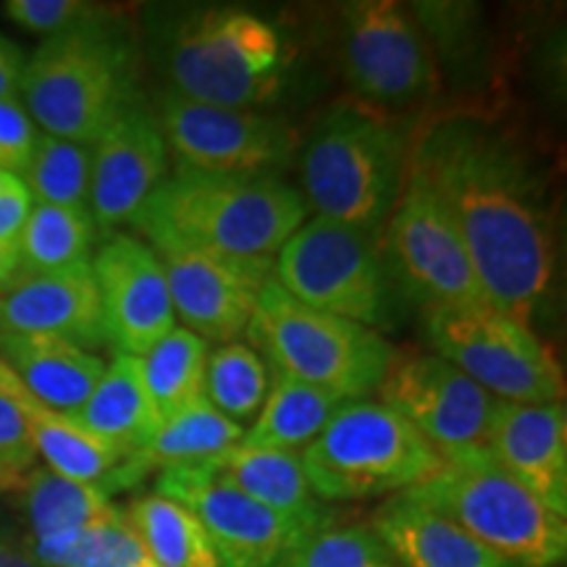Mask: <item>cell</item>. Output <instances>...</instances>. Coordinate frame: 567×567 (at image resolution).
<instances>
[{
	"label": "cell",
	"instance_id": "obj_7",
	"mask_svg": "<svg viewBox=\"0 0 567 567\" xmlns=\"http://www.w3.org/2000/svg\"><path fill=\"white\" fill-rule=\"evenodd\" d=\"M247 337L271 368L342 402L365 400L396 360V350L379 331L297 302L276 279L260 292Z\"/></svg>",
	"mask_w": 567,
	"mask_h": 567
},
{
	"label": "cell",
	"instance_id": "obj_36",
	"mask_svg": "<svg viewBox=\"0 0 567 567\" xmlns=\"http://www.w3.org/2000/svg\"><path fill=\"white\" fill-rule=\"evenodd\" d=\"M3 11L21 30L40 34L45 40L109 13L101 6L84 3V0H9Z\"/></svg>",
	"mask_w": 567,
	"mask_h": 567
},
{
	"label": "cell",
	"instance_id": "obj_12",
	"mask_svg": "<svg viewBox=\"0 0 567 567\" xmlns=\"http://www.w3.org/2000/svg\"><path fill=\"white\" fill-rule=\"evenodd\" d=\"M379 402L400 413L444 463H488L499 400L476 381L429 354H396L379 389Z\"/></svg>",
	"mask_w": 567,
	"mask_h": 567
},
{
	"label": "cell",
	"instance_id": "obj_15",
	"mask_svg": "<svg viewBox=\"0 0 567 567\" xmlns=\"http://www.w3.org/2000/svg\"><path fill=\"white\" fill-rule=\"evenodd\" d=\"M155 494L179 502L200 520L221 567H279L313 534L226 484L208 463L163 467Z\"/></svg>",
	"mask_w": 567,
	"mask_h": 567
},
{
	"label": "cell",
	"instance_id": "obj_14",
	"mask_svg": "<svg viewBox=\"0 0 567 567\" xmlns=\"http://www.w3.org/2000/svg\"><path fill=\"white\" fill-rule=\"evenodd\" d=\"M342 61L360 101L408 109L436 90V59L413 11L394 0H358L342 9Z\"/></svg>",
	"mask_w": 567,
	"mask_h": 567
},
{
	"label": "cell",
	"instance_id": "obj_34",
	"mask_svg": "<svg viewBox=\"0 0 567 567\" xmlns=\"http://www.w3.org/2000/svg\"><path fill=\"white\" fill-rule=\"evenodd\" d=\"M30 549L42 567H158L124 509L101 526Z\"/></svg>",
	"mask_w": 567,
	"mask_h": 567
},
{
	"label": "cell",
	"instance_id": "obj_1",
	"mask_svg": "<svg viewBox=\"0 0 567 567\" xmlns=\"http://www.w3.org/2000/svg\"><path fill=\"white\" fill-rule=\"evenodd\" d=\"M405 168L452 218L488 302L534 326L557 276L555 205L536 161L499 126L450 113L417 132Z\"/></svg>",
	"mask_w": 567,
	"mask_h": 567
},
{
	"label": "cell",
	"instance_id": "obj_18",
	"mask_svg": "<svg viewBox=\"0 0 567 567\" xmlns=\"http://www.w3.org/2000/svg\"><path fill=\"white\" fill-rule=\"evenodd\" d=\"M101 297L105 339L118 354L142 358L176 329V313L158 255L134 234H111L90 260Z\"/></svg>",
	"mask_w": 567,
	"mask_h": 567
},
{
	"label": "cell",
	"instance_id": "obj_38",
	"mask_svg": "<svg viewBox=\"0 0 567 567\" xmlns=\"http://www.w3.org/2000/svg\"><path fill=\"white\" fill-rule=\"evenodd\" d=\"M38 452L27 431L24 417L9 394L0 389V476L24 478L32 471Z\"/></svg>",
	"mask_w": 567,
	"mask_h": 567
},
{
	"label": "cell",
	"instance_id": "obj_23",
	"mask_svg": "<svg viewBox=\"0 0 567 567\" xmlns=\"http://www.w3.org/2000/svg\"><path fill=\"white\" fill-rule=\"evenodd\" d=\"M0 360L34 400L66 415L80 413L105 371L95 352L53 334H0Z\"/></svg>",
	"mask_w": 567,
	"mask_h": 567
},
{
	"label": "cell",
	"instance_id": "obj_24",
	"mask_svg": "<svg viewBox=\"0 0 567 567\" xmlns=\"http://www.w3.org/2000/svg\"><path fill=\"white\" fill-rule=\"evenodd\" d=\"M216 476L250 496L271 513L287 517L297 526L316 530L326 526L329 509L318 499L305 476L300 452L260 450L237 444L224 455L205 460Z\"/></svg>",
	"mask_w": 567,
	"mask_h": 567
},
{
	"label": "cell",
	"instance_id": "obj_4",
	"mask_svg": "<svg viewBox=\"0 0 567 567\" xmlns=\"http://www.w3.org/2000/svg\"><path fill=\"white\" fill-rule=\"evenodd\" d=\"M137 95V48L111 11L42 42L19 92L42 132L80 145H92Z\"/></svg>",
	"mask_w": 567,
	"mask_h": 567
},
{
	"label": "cell",
	"instance_id": "obj_40",
	"mask_svg": "<svg viewBox=\"0 0 567 567\" xmlns=\"http://www.w3.org/2000/svg\"><path fill=\"white\" fill-rule=\"evenodd\" d=\"M27 59L19 45H13L9 38L0 34V101L13 97L21 92V80H24Z\"/></svg>",
	"mask_w": 567,
	"mask_h": 567
},
{
	"label": "cell",
	"instance_id": "obj_6",
	"mask_svg": "<svg viewBox=\"0 0 567 567\" xmlns=\"http://www.w3.org/2000/svg\"><path fill=\"white\" fill-rule=\"evenodd\" d=\"M305 476L321 502L402 494L436 476L444 460L379 400H350L300 452Z\"/></svg>",
	"mask_w": 567,
	"mask_h": 567
},
{
	"label": "cell",
	"instance_id": "obj_30",
	"mask_svg": "<svg viewBox=\"0 0 567 567\" xmlns=\"http://www.w3.org/2000/svg\"><path fill=\"white\" fill-rule=\"evenodd\" d=\"M158 567H221L200 520L179 502L147 494L124 509Z\"/></svg>",
	"mask_w": 567,
	"mask_h": 567
},
{
	"label": "cell",
	"instance_id": "obj_43",
	"mask_svg": "<svg viewBox=\"0 0 567 567\" xmlns=\"http://www.w3.org/2000/svg\"><path fill=\"white\" fill-rule=\"evenodd\" d=\"M24 478H9V476H0V494L3 492H17Z\"/></svg>",
	"mask_w": 567,
	"mask_h": 567
},
{
	"label": "cell",
	"instance_id": "obj_32",
	"mask_svg": "<svg viewBox=\"0 0 567 567\" xmlns=\"http://www.w3.org/2000/svg\"><path fill=\"white\" fill-rule=\"evenodd\" d=\"M271 373L247 342L216 347L205 365V400L237 425L252 423L264 408Z\"/></svg>",
	"mask_w": 567,
	"mask_h": 567
},
{
	"label": "cell",
	"instance_id": "obj_10",
	"mask_svg": "<svg viewBox=\"0 0 567 567\" xmlns=\"http://www.w3.org/2000/svg\"><path fill=\"white\" fill-rule=\"evenodd\" d=\"M434 354L502 402H563L565 373L555 352L526 323L494 305L423 313Z\"/></svg>",
	"mask_w": 567,
	"mask_h": 567
},
{
	"label": "cell",
	"instance_id": "obj_3",
	"mask_svg": "<svg viewBox=\"0 0 567 567\" xmlns=\"http://www.w3.org/2000/svg\"><path fill=\"white\" fill-rule=\"evenodd\" d=\"M308 213L300 189L276 174H205L176 166L130 226L151 247L274 260Z\"/></svg>",
	"mask_w": 567,
	"mask_h": 567
},
{
	"label": "cell",
	"instance_id": "obj_37",
	"mask_svg": "<svg viewBox=\"0 0 567 567\" xmlns=\"http://www.w3.org/2000/svg\"><path fill=\"white\" fill-rule=\"evenodd\" d=\"M40 132L19 95L0 101V168L9 174L24 172Z\"/></svg>",
	"mask_w": 567,
	"mask_h": 567
},
{
	"label": "cell",
	"instance_id": "obj_20",
	"mask_svg": "<svg viewBox=\"0 0 567 567\" xmlns=\"http://www.w3.org/2000/svg\"><path fill=\"white\" fill-rule=\"evenodd\" d=\"M0 334H53L84 347L109 344L90 264L59 274L19 276L0 295Z\"/></svg>",
	"mask_w": 567,
	"mask_h": 567
},
{
	"label": "cell",
	"instance_id": "obj_39",
	"mask_svg": "<svg viewBox=\"0 0 567 567\" xmlns=\"http://www.w3.org/2000/svg\"><path fill=\"white\" fill-rule=\"evenodd\" d=\"M32 210V197L17 174L0 168V245H17L21 226Z\"/></svg>",
	"mask_w": 567,
	"mask_h": 567
},
{
	"label": "cell",
	"instance_id": "obj_11",
	"mask_svg": "<svg viewBox=\"0 0 567 567\" xmlns=\"http://www.w3.org/2000/svg\"><path fill=\"white\" fill-rule=\"evenodd\" d=\"M381 250L396 292L423 313L492 305L452 218L408 168L392 216L381 231Z\"/></svg>",
	"mask_w": 567,
	"mask_h": 567
},
{
	"label": "cell",
	"instance_id": "obj_33",
	"mask_svg": "<svg viewBox=\"0 0 567 567\" xmlns=\"http://www.w3.org/2000/svg\"><path fill=\"white\" fill-rule=\"evenodd\" d=\"M90 174V145L40 132L19 179L30 193L32 203L59 205V208H87Z\"/></svg>",
	"mask_w": 567,
	"mask_h": 567
},
{
	"label": "cell",
	"instance_id": "obj_22",
	"mask_svg": "<svg viewBox=\"0 0 567 567\" xmlns=\"http://www.w3.org/2000/svg\"><path fill=\"white\" fill-rule=\"evenodd\" d=\"M371 528L400 567H513L408 492L389 496Z\"/></svg>",
	"mask_w": 567,
	"mask_h": 567
},
{
	"label": "cell",
	"instance_id": "obj_41",
	"mask_svg": "<svg viewBox=\"0 0 567 567\" xmlns=\"http://www.w3.org/2000/svg\"><path fill=\"white\" fill-rule=\"evenodd\" d=\"M0 567H42L34 559L30 544L9 534H0Z\"/></svg>",
	"mask_w": 567,
	"mask_h": 567
},
{
	"label": "cell",
	"instance_id": "obj_42",
	"mask_svg": "<svg viewBox=\"0 0 567 567\" xmlns=\"http://www.w3.org/2000/svg\"><path fill=\"white\" fill-rule=\"evenodd\" d=\"M21 276V258L17 245H0V295H6Z\"/></svg>",
	"mask_w": 567,
	"mask_h": 567
},
{
	"label": "cell",
	"instance_id": "obj_27",
	"mask_svg": "<svg viewBox=\"0 0 567 567\" xmlns=\"http://www.w3.org/2000/svg\"><path fill=\"white\" fill-rule=\"evenodd\" d=\"M245 429L229 417L218 413L205 396L189 402L179 413L161 423L151 442H147L137 455L124 463L122 488L132 486L142 473L153 467H174V465H195L224 455L226 450L243 442Z\"/></svg>",
	"mask_w": 567,
	"mask_h": 567
},
{
	"label": "cell",
	"instance_id": "obj_8",
	"mask_svg": "<svg viewBox=\"0 0 567 567\" xmlns=\"http://www.w3.org/2000/svg\"><path fill=\"white\" fill-rule=\"evenodd\" d=\"M274 279L289 297L365 329H392L400 292L389 274L381 234L313 216L274 258Z\"/></svg>",
	"mask_w": 567,
	"mask_h": 567
},
{
	"label": "cell",
	"instance_id": "obj_2",
	"mask_svg": "<svg viewBox=\"0 0 567 567\" xmlns=\"http://www.w3.org/2000/svg\"><path fill=\"white\" fill-rule=\"evenodd\" d=\"M153 59L176 95L264 111L287 90L292 51L271 21L237 6L153 11Z\"/></svg>",
	"mask_w": 567,
	"mask_h": 567
},
{
	"label": "cell",
	"instance_id": "obj_29",
	"mask_svg": "<svg viewBox=\"0 0 567 567\" xmlns=\"http://www.w3.org/2000/svg\"><path fill=\"white\" fill-rule=\"evenodd\" d=\"M97 229L87 208H59L32 203L30 216L21 226L17 247L21 276L59 274L87 266L92 260Z\"/></svg>",
	"mask_w": 567,
	"mask_h": 567
},
{
	"label": "cell",
	"instance_id": "obj_5",
	"mask_svg": "<svg viewBox=\"0 0 567 567\" xmlns=\"http://www.w3.org/2000/svg\"><path fill=\"white\" fill-rule=\"evenodd\" d=\"M408 142L384 111L337 103L302 145V187L316 216L381 234L405 179Z\"/></svg>",
	"mask_w": 567,
	"mask_h": 567
},
{
	"label": "cell",
	"instance_id": "obj_35",
	"mask_svg": "<svg viewBox=\"0 0 567 567\" xmlns=\"http://www.w3.org/2000/svg\"><path fill=\"white\" fill-rule=\"evenodd\" d=\"M279 567H400L371 526L326 523L305 536Z\"/></svg>",
	"mask_w": 567,
	"mask_h": 567
},
{
	"label": "cell",
	"instance_id": "obj_13",
	"mask_svg": "<svg viewBox=\"0 0 567 567\" xmlns=\"http://www.w3.org/2000/svg\"><path fill=\"white\" fill-rule=\"evenodd\" d=\"M153 111L176 166L193 172L279 176L300 145L295 126L266 111L197 103L172 90Z\"/></svg>",
	"mask_w": 567,
	"mask_h": 567
},
{
	"label": "cell",
	"instance_id": "obj_31",
	"mask_svg": "<svg viewBox=\"0 0 567 567\" xmlns=\"http://www.w3.org/2000/svg\"><path fill=\"white\" fill-rule=\"evenodd\" d=\"M208 342L184 326H176L151 352L142 354V379L161 421L205 396Z\"/></svg>",
	"mask_w": 567,
	"mask_h": 567
},
{
	"label": "cell",
	"instance_id": "obj_28",
	"mask_svg": "<svg viewBox=\"0 0 567 567\" xmlns=\"http://www.w3.org/2000/svg\"><path fill=\"white\" fill-rule=\"evenodd\" d=\"M268 373H271V386H268L264 408L239 444L300 452L321 434L323 425L344 402L279 368H271Z\"/></svg>",
	"mask_w": 567,
	"mask_h": 567
},
{
	"label": "cell",
	"instance_id": "obj_16",
	"mask_svg": "<svg viewBox=\"0 0 567 567\" xmlns=\"http://www.w3.org/2000/svg\"><path fill=\"white\" fill-rule=\"evenodd\" d=\"M166 274L174 313L205 342L229 344L247 334L255 305L274 279V260L231 258L193 247H153Z\"/></svg>",
	"mask_w": 567,
	"mask_h": 567
},
{
	"label": "cell",
	"instance_id": "obj_17",
	"mask_svg": "<svg viewBox=\"0 0 567 567\" xmlns=\"http://www.w3.org/2000/svg\"><path fill=\"white\" fill-rule=\"evenodd\" d=\"M90 153L87 210L97 234L111 237L130 226L168 179V147L153 105L142 95L132 97L97 134Z\"/></svg>",
	"mask_w": 567,
	"mask_h": 567
},
{
	"label": "cell",
	"instance_id": "obj_19",
	"mask_svg": "<svg viewBox=\"0 0 567 567\" xmlns=\"http://www.w3.org/2000/svg\"><path fill=\"white\" fill-rule=\"evenodd\" d=\"M492 457L551 513L567 517V413L563 402L496 405Z\"/></svg>",
	"mask_w": 567,
	"mask_h": 567
},
{
	"label": "cell",
	"instance_id": "obj_9",
	"mask_svg": "<svg viewBox=\"0 0 567 567\" xmlns=\"http://www.w3.org/2000/svg\"><path fill=\"white\" fill-rule=\"evenodd\" d=\"M408 494L450 517L513 567H557L567 555L565 517L551 513L494 460L444 463L436 476Z\"/></svg>",
	"mask_w": 567,
	"mask_h": 567
},
{
	"label": "cell",
	"instance_id": "obj_26",
	"mask_svg": "<svg viewBox=\"0 0 567 567\" xmlns=\"http://www.w3.org/2000/svg\"><path fill=\"white\" fill-rule=\"evenodd\" d=\"M19 492L30 520V547L63 542L122 513L105 488L59 476L51 467H32Z\"/></svg>",
	"mask_w": 567,
	"mask_h": 567
},
{
	"label": "cell",
	"instance_id": "obj_21",
	"mask_svg": "<svg viewBox=\"0 0 567 567\" xmlns=\"http://www.w3.org/2000/svg\"><path fill=\"white\" fill-rule=\"evenodd\" d=\"M0 389L19 408L34 452L45 460V467L71 481L101 486L109 494L122 488V471L126 463L122 452L84 429L74 415L55 413L34 400L3 360H0Z\"/></svg>",
	"mask_w": 567,
	"mask_h": 567
},
{
	"label": "cell",
	"instance_id": "obj_25",
	"mask_svg": "<svg viewBox=\"0 0 567 567\" xmlns=\"http://www.w3.org/2000/svg\"><path fill=\"white\" fill-rule=\"evenodd\" d=\"M74 417L126 460L137 455L163 423L134 354H116V360L105 365L95 392Z\"/></svg>",
	"mask_w": 567,
	"mask_h": 567
}]
</instances>
